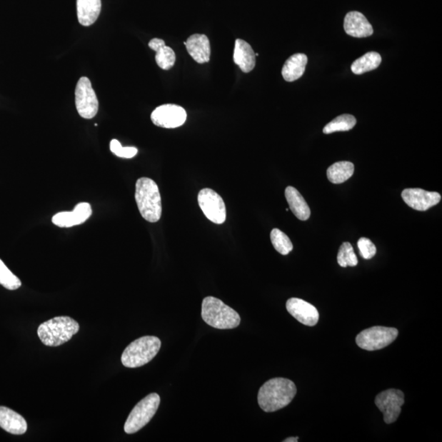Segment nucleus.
Here are the masks:
<instances>
[{
	"mask_svg": "<svg viewBox=\"0 0 442 442\" xmlns=\"http://www.w3.org/2000/svg\"><path fill=\"white\" fill-rule=\"evenodd\" d=\"M296 394V385L291 380L272 378L260 388L258 404L265 412H275L288 406Z\"/></svg>",
	"mask_w": 442,
	"mask_h": 442,
	"instance_id": "nucleus-1",
	"label": "nucleus"
},
{
	"mask_svg": "<svg viewBox=\"0 0 442 442\" xmlns=\"http://www.w3.org/2000/svg\"><path fill=\"white\" fill-rule=\"evenodd\" d=\"M136 201L144 220L159 221L162 214L161 198L158 184L152 179H139L136 186Z\"/></svg>",
	"mask_w": 442,
	"mask_h": 442,
	"instance_id": "nucleus-2",
	"label": "nucleus"
},
{
	"mask_svg": "<svg viewBox=\"0 0 442 442\" xmlns=\"http://www.w3.org/2000/svg\"><path fill=\"white\" fill-rule=\"evenodd\" d=\"M79 330V323L74 318L59 316L41 324L37 333L43 344L59 346L69 342Z\"/></svg>",
	"mask_w": 442,
	"mask_h": 442,
	"instance_id": "nucleus-3",
	"label": "nucleus"
},
{
	"mask_svg": "<svg viewBox=\"0 0 442 442\" xmlns=\"http://www.w3.org/2000/svg\"><path fill=\"white\" fill-rule=\"evenodd\" d=\"M201 317L209 326L218 329L235 328L241 322L237 311L214 296H208L204 299Z\"/></svg>",
	"mask_w": 442,
	"mask_h": 442,
	"instance_id": "nucleus-4",
	"label": "nucleus"
},
{
	"mask_svg": "<svg viewBox=\"0 0 442 442\" xmlns=\"http://www.w3.org/2000/svg\"><path fill=\"white\" fill-rule=\"evenodd\" d=\"M161 346L160 339L154 336H145L134 340L123 351V366L127 368H138L146 365L158 355Z\"/></svg>",
	"mask_w": 442,
	"mask_h": 442,
	"instance_id": "nucleus-5",
	"label": "nucleus"
},
{
	"mask_svg": "<svg viewBox=\"0 0 442 442\" xmlns=\"http://www.w3.org/2000/svg\"><path fill=\"white\" fill-rule=\"evenodd\" d=\"M159 394L151 393L138 403L128 416L124 430L127 434L139 432L151 421L160 406Z\"/></svg>",
	"mask_w": 442,
	"mask_h": 442,
	"instance_id": "nucleus-6",
	"label": "nucleus"
},
{
	"mask_svg": "<svg viewBox=\"0 0 442 442\" xmlns=\"http://www.w3.org/2000/svg\"><path fill=\"white\" fill-rule=\"evenodd\" d=\"M395 328L376 326L363 330L357 335L356 344L363 350L372 351L383 349L393 343L398 336Z\"/></svg>",
	"mask_w": 442,
	"mask_h": 442,
	"instance_id": "nucleus-7",
	"label": "nucleus"
},
{
	"mask_svg": "<svg viewBox=\"0 0 442 442\" xmlns=\"http://www.w3.org/2000/svg\"><path fill=\"white\" fill-rule=\"evenodd\" d=\"M76 107L78 114L85 119H92L99 111V100L87 77H81L78 81L76 91Z\"/></svg>",
	"mask_w": 442,
	"mask_h": 442,
	"instance_id": "nucleus-8",
	"label": "nucleus"
},
{
	"mask_svg": "<svg viewBox=\"0 0 442 442\" xmlns=\"http://www.w3.org/2000/svg\"><path fill=\"white\" fill-rule=\"evenodd\" d=\"M201 211L208 219L221 225L226 220V204L221 196L211 189H201L198 196Z\"/></svg>",
	"mask_w": 442,
	"mask_h": 442,
	"instance_id": "nucleus-9",
	"label": "nucleus"
},
{
	"mask_svg": "<svg viewBox=\"0 0 442 442\" xmlns=\"http://www.w3.org/2000/svg\"><path fill=\"white\" fill-rule=\"evenodd\" d=\"M405 403V395L400 390L389 389L379 393L376 398V405L383 413L384 422L393 423L401 415V406Z\"/></svg>",
	"mask_w": 442,
	"mask_h": 442,
	"instance_id": "nucleus-10",
	"label": "nucleus"
},
{
	"mask_svg": "<svg viewBox=\"0 0 442 442\" xmlns=\"http://www.w3.org/2000/svg\"><path fill=\"white\" fill-rule=\"evenodd\" d=\"M187 113L181 106L164 104L156 108L151 115V120L156 126L174 129L186 123Z\"/></svg>",
	"mask_w": 442,
	"mask_h": 442,
	"instance_id": "nucleus-11",
	"label": "nucleus"
},
{
	"mask_svg": "<svg viewBox=\"0 0 442 442\" xmlns=\"http://www.w3.org/2000/svg\"><path fill=\"white\" fill-rule=\"evenodd\" d=\"M402 199L410 208L424 211L438 205L441 199V194L428 192L421 189H406L401 193Z\"/></svg>",
	"mask_w": 442,
	"mask_h": 442,
	"instance_id": "nucleus-12",
	"label": "nucleus"
},
{
	"mask_svg": "<svg viewBox=\"0 0 442 442\" xmlns=\"http://www.w3.org/2000/svg\"><path fill=\"white\" fill-rule=\"evenodd\" d=\"M286 307L289 314L304 326H316L320 315L316 307L309 302L299 298H290L287 301Z\"/></svg>",
	"mask_w": 442,
	"mask_h": 442,
	"instance_id": "nucleus-13",
	"label": "nucleus"
},
{
	"mask_svg": "<svg viewBox=\"0 0 442 442\" xmlns=\"http://www.w3.org/2000/svg\"><path fill=\"white\" fill-rule=\"evenodd\" d=\"M92 215L91 204L81 203L72 211L59 212L52 218L54 225L61 228H71L85 223Z\"/></svg>",
	"mask_w": 442,
	"mask_h": 442,
	"instance_id": "nucleus-14",
	"label": "nucleus"
},
{
	"mask_svg": "<svg viewBox=\"0 0 442 442\" xmlns=\"http://www.w3.org/2000/svg\"><path fill=\"white\" fill-rule=\"evenodd\" d=\"M344 30L348 35L355 38H366L373 34V26L366 16L356 11L346 15Z\"/></svg>",
	"mask_w": 442,
	"mask_h": 442,
	"instance_id": "nucleus-15",
	"label": "nucleus"
},
{
	"mask_svg": "<svg viewBox=\"0 0 442 442\" xmlns=\"http://www.w3.org/2000/svg\"><path fill=\"white\" fill-rule=\"evenodd\" d=\"M187 51L198 64L209 63L211 57V46L208 36L195 34L184 42Z\"/></svg>",
	"mask_w": 442,
	"mask_h": 442,
	"instance_id": "nucleus-16",
	"label": "nucleus"
},
{
	"mask_svg": "<svg viewBox=\"0 0 442 442\" xmlns=\"http://www.w3.org/2000/svg\"><path fill=\"white\" fill-rule=\"evenodd\" d=\"M233 61L244 74L253 71L256 66V54L253 48L241 39H237L235 41Z\"/></svg>",
	"mask_w": 442,
	"mask_h": 442,
	"instance_id": "nucleus-17",
	"label": "nucleus"
},
{
	"mask_svg": "<svg viewBox=\"0 0 442 442\" xmlns=\"http://www.w3.org/2000/svg\"><path fill=\"white\" fill-rule=\"evenodd\" d=\"M0 428L11 434L22 435L26 432L27 423L19 413L9 408L0 406Z\"/></svg>",
	"mask_w": 442,
	"mask_h": 442,
	"instance_id": "nucleus-18",
	"label": "nucleus"
},
{
	"mask_svg": "<svg viewBox=\"0 0 442 442\" xmlns=\"http://www.w3.org/2000/svg\"><path fill=\"white\" fill-rule=\"evenodd\" d=\"M77 16L80 24L91 26L97 21L102 2L101 0H76Z\"/></svg>",
	"mask_w": 442,
	"mask_h": 442,
	"instance_id": "nucleus-19",
	"label": "nucleus"
},
{
	"mask_svg": "<svg viewBox=\"0 0 442 442\" xmlns=\"http://www.w3.org/2000/svg\"><path fill=\"white\" fill-rule=\"evenodd\" d=\"M149 46L156 52V63L161 69L170 70L175 65L176 56L174 50L166 46L164 40L154 38L149 41Z\"/></svg>",
	"mask_w": 442,
	"mask_h": 442,
	"instance_id": "nucleus-20",
	"label": "nucleus"
},
{
	"mask_svg": "<svg viewBox=\"0 0 442 442\" xmlns=\"http://www.w3.org/2000/svg\"><path fill=\"white\" fill-rule=\"evenodd\" d=\"M307 61L308 59L306 54H296L291 56L283 66V79L288 82L298 80L304 74Z\"/></svg>",
	"mask_w": 442,
	"mask_h": 442,
	"instance_id": "nucleus-21",
	"label": "nucleus"
},
{
	"mask_svg": "<svg viewBox=\"0 0 442 442\" xmlns=\"http://www.w3.org/2000/svg\"><path fill=\"white\" fill-rule=\"evenodd\" d=\"M285 197L288 201L290 210L298 219L307 221L311 216V209L302 195L292 186L285 189Z\"/></svg>",
	"mask_w": 442,
	"mask_h": 442,
	"instance_id": "nucleus-22",
	"label": "nucleus"
},
{
	"mask_svg": "<svg viewBox=\"0 0 442 442\" xmlns=\"http://www.w3.org/2000/svg\"><path fill=\"white\" fill-rule=\"evenodd\" d=\"M355 166L350 161H338L329 166L327 170L328 181L333 184H343L353 176Z\"/></svg>",
	"mask_w": 442,
	"mask_h": 442,
	"instance_id": "nucleus-23",
	"label": "nucleus"
},
{
	"mask_svg": "<svg viewBox=\"0 0 442 442\" xmlns=\"http://www.w3.org/2000/svg\"><path fill=\"white\" fill-rule=\"evenodd\" d=\"M382 63L381 55L376 52H369L358 59L351 65V71L356 75L376 70Z\"/></svg>",
	"mask_w": 442,
	"mask_h": 442,
	"instance_id": "nucleus-24",
	"label": "nucleus"
},
{
	"mask_svg": "<svg viewBox=\"0 0 442 442\" xmlns=\"http://www.w3.org/2000/svg\"><path fill=\"white\" fill-rule=\"evenodd\" d=\"M356 124V119L354 116L350 114H343L336 117L334 120L329 122L328 124L323 128V132L328 134L338 131H348Z\"/></svg>",
	"mask_w": 442,
	"mask_h": 442,
	"instance_id": "nucleus-25",
	"label": "nucleus"
},
{
	"mask_svg": "<svg viewBox=\"0 0 442 442\" xmlns=\"http://www.w3.org/2000/svg\"><path fill=\"white\" fill-rule=\"evenodd\" d=\"M271 240L273 248L283 256H286L293 249L290 238L278 228H273L271 233Z\"/></svg>",
	"mask_w": 442,
	"mask_h": 442,
	"instance_id": "nucleus-26",
	"label": "nucleus"
},
{
	"mask_svg": "<svg viewBox=\"0 0 442 442\" xmlns=\"http://www.w3.org/2000/svg\"><path fill=\"white\" fill-rule=\"evenodd\" d=\"M338 262L340 266L354 267L358 264V259L353 247L350 243L346 242L341 245L338 253Z\"/></svg>",
	"mask_w": 442,
	"mask_h": 442,
	"instance_id": "nucleus-27",
	"label": "nucleus"
},
{
	"mask_svg": "<svg viewBox=\"0 0 442 442\" xmlns=\"http://www.w3.org/2000/svg\"><path fill=\"white\" fill-rule=\"evenodd\" d=\"M0 284L9 290H16L21 286L20 279L16 277L0 259Z\"/></svg>",
	"mask_w": 442,
	"mask_h": 442,
	"instance_id": "nucleus-28",
	"label": "nucleus"
},
{
	"mask_svg": "<svg viewBox=\"0 0 442 442\" xmlns=\"http://www.w3.org/2000/svg\"><path fill=\"white\" fill-rule=\"evenodd\" d=\"M111 152L122 159H132L138 154V149L134 147H122L121 143L113 139L110 143Z\"/></svg>",
	"mask_w": 442,
	"mask_h": 442,
	"instance_id": "nucleus-29",
	"label": "nucleus"
},
{
	"mask_svg": "<svg viewBox=\"0 0 442 442\" xmlns=\"http://www.w3.org/2000/svg\"><path fill=\"white\" fill-rule=\"evenodd\" d=\"M358 248L363 259L369 260L376 254V247L371 240L367 238H361L358 241Z\"/></svg>",
	"mask_w": 442,
	"mask_h": 442,
	"instance_id": "nucleus-30",
	"label": "nucleus"
},
{
	"mask_svg": "<svg viewBox=\"0 0 442 442\" xmlns=\"http://www.w3.org/2000/svg\"><path fill=\"white\" fill-rule=\"evenodd\" d=\"M298 438H289L286 440H284L283 442H296L298 441Z\"/></svg>",
	"mask_w": 442,
	"mask_h": 442,
	"instance_id": "nucleus-31",
	"label": "nucleus"
}]
</instances>
